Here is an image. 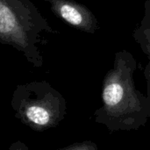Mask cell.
<instances>
[{"mask_svg":"<svg viewBox=\"0 0 150 150\" xmlns=\"http://www.w3.org/2000/svg\"><path fill=\"white\" fill-rule=\"evenodd\" d=\"M137 67L136 59L124 49L115 54L112 68L104 77L102 105L94 112V121L110 132L138 130L150 119V102L134 80Z\"/></svg>","mask_w":150,"mask_h":150,"instance_id":"cell-1","label":"cell"},{"mask_svg":"<svg viewBox=\"0 0 150 150\" xmlns=\"http://www.w3.org/2000/svg\"><path fill=\"white\" fill-rule=\"evenodd\" d=\"M8 150H29L28 147L21 141H17L12 142Z\"/></svg>","mask_w":150,"mask_h":150,"instance_id":"cell-8","label":"cell"},{"mask_svg":"<svg viewBox=\"0 0 150 150\" xmlns=\"http://www.w3.org/2000/svg\"><path fill=\"white\" fill-rule=\"evenodd\" d=\"M11 105L15 118L36 132L57 127L67 114L66 99L47 81L17 85L12 92Z\"/></svg>","mask_w":150,"mask_h":150,"instance_id":"cell-3","label":"cell"},{"mask_svg":"<svg viewBox=\"0 0 150 150\" xmlns=\"http://www.w3.org/2000/svg\"><path fill=\"white\" fill-rule=\"evenodd\" d=\"M56 150H98V148L94 142L84 141L82 142H76Z\"/></svg>","mask_w":150,"mask_h":150,"instance_id":"cell-6","label":"cell"},{"mask_svg":"<svg viewBox=\"0 0 150 150\" xmlns=\"http://www.w3.org/2000/svg\"><path fill=\"white\" fill-rule=\"evenodd\" d=\"M34 1L48 3L52 12L58 18L77 30L93 34L99 29L98 21L94 13L87 6L75 0Z\"/></svg>","mask_w":150,"mask_h":150,"instance_id":"cell-4","label":"cell"},{"mask_svg":"<svg viewBox=\"0 0 150 150\" xmlns=\"http://www.w3.org/2000/svg\"><path fill=\"white\" fill-rule=\"evenodd\" d=\"M133 37L141 47L142 52L150 56V0L144 4V14L141 23L134 29Z\"/></svg>","mask_w":150,"mask_h":150,"instance_id":"cell-5","label":"cell"},{"mask_svg":"<svg viewBox=\"0 0 150 150\" xmlns=\"http://www.w3.org/2000/svg\"><path fill=\"white\" fill-rule=\"evenodd\" d=\"M148 58H149V62L145 68L144 76H145V78L147 81V94H146V96L150 102V56H148Z\"/></svg>","mask_w":150,"mask_h":150,"instance_id":"cell-7","label":"cell"},{"mask_svg":"<svg viewBox=\"0 0 150 150\" xmlns=\"http://www.w3.org/2000/svg\"><path fill=\"white\" fill-rule=\"evenodd\" d=\"M43 33L55 31L31 0H0V44L17 49L36 68L43 65L38 47Z\"/></svg>","mask_w":150,"mask_h":150,"instance_id":"cell-2","label":"cell"}]
</instances>
